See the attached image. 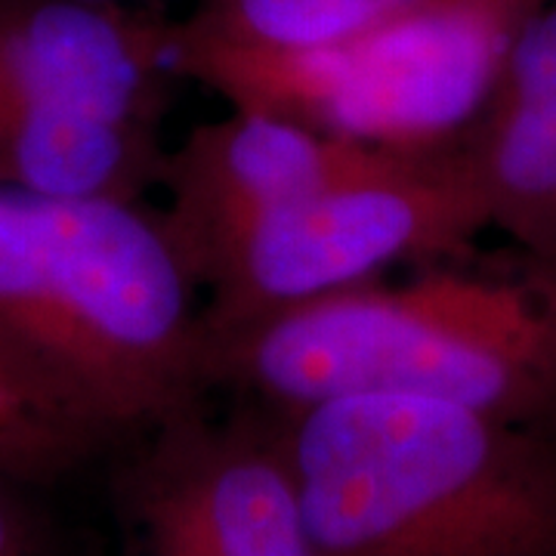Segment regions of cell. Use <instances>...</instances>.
<instances>
[{
	"label": "cell",
	"mask_w": 556,
	"mask_h": 556,
	"mask_svg": "<svg viewBox=\"0 0 556 556\" xmlns=\"http://www.w3.org/2000/svg\"><path fill=\"white\" fill-rule=\"evenodd\" d=\"M387 149L318 134L260 109L199 124L167 152L161 211L192 278L204 285L241 232L288 201L362 170Z\"/></svg>",
	"instance_id": "7"
},
{
	"label": "cell",
	"mask_w": 556,
	"mask_h": 556,
	"mask_svg": "<svg viewBox=\"0 0 556 556\" xmlns=\"http://www.w3.org/2000/svg\"><path fill=\"white\" fill-rule=\"evenodd\" d=\"M87 3H118V7H142V0H87Z\"/></svg>",
	"instance_id": "15"
},
{
	"label": "cell",
	"mask_w": 556,
	"mask_h": 556,
	"mask_svg": "<svg viewBox=\"0 0 556 556\" xmlns=\"http://www.w3.org/2000/svg\"><path fill=\"white\" fill-rule=\"evenodd\" d=\"M105 439L75 417L22 390L0 371V477L10 482H50L75 470Z\"/></svg>",
	"instance_id": "11"
},
{
	"label": "cell",
	"mask_w": 556,
	"mask_h": 556,
	"mask_svg": "<svg viewBox=\"0 0 556 556\" xmlns=\"http://www.w3.org/2000/svg\"><path fill=\"white\" fill-rule=\"evenodd\" d=\"M130 507L142 556H204L199 541L179 522L177 514H170L155 497L130 492Z\"/></svg>",
	"instance_id": "12"
},
{
	"label": "cell",
	"mask_w": 556,
	"mask_h": 556,
	"mask_svg": "<svg viewBox=\"0 0 556 556\" xmlns=\"http://www.w3.org/2000/svg\"><path fill=\"white\" fill-rule=\"evenodd\" d=\"M541 0H445L365 38L298 56H177L182 80L236 109L402 152L464 146L489 109L519 22Z\"/></svg>",
	"instance_id": "5"
},
{
	"label": "cell",
	"mask_w": 556,
	"mask_h": 556,
	"mask_svg": "<svg viewBox=\"0 0 556 556\" xmlns=\"http://www.w3.org/2000/svg\"><path fill=\"white\" fill-rule=\"evenodd\" d=\"M278 417L328 556H556V442L535 424L412 396Z\"/></svg>",
	"instance_id": "3"
},
{
	"label": "cell",
	"mask_w": 556,
	"mask_h": 556,
	"mask_svg": "<svg viewBox=\"0 0 556 556\" xmlns=\"http://www.w3.org/2000/svg\"><path fill=\"white\" fill-rule=\"evenodd\" d=\"M464 152L489 229L556 263V0H541L519 22Z\"/></svg>",
	"instance_id": "9"
},
{
	"label": "cell",
	"mask_w": 556,
	"mask_h": 556,
	"mask_svg": "<svg viewBox=\"0 0 556 556\" xmlns=\"http://www.w3.org/2000/svg\"><path fill=\"white\" fill-rule=\"evenodd\" d=\"M199 291L146 201L43 192L0 170V371L105 442L211 387Z\"/></svg>",
	"instance_id": "1"
},
{
	"label": "cell",
	"mask_w": 556,
	"mask_h": 556,
	"mask_svg": "<svg viewBox=\"0 0 556 556\" xmlns=\"http://www.w3.org/2000/svg\"><path fill=\"white\" fill-rule=\"evenodd\" d=\"M538 427H541V430H544V433H547V437H551L556 442V405H554V408H551V415L544 417V420H541Z\"/></svg>",
	"instance_id": "14"
},
{
	"label": "cell",
	"mask_w": 556,
	"mask_h": 556,
	"mask_svg": "<svg viewBox=\"0 0 556 556\" xmlns=\"http://www.w3.org/2000/svg\"><path fill=\"white\" fill-rule=\"evenodd\" d=\"M177 80L174 22L155 10L0 0V170L43 192L146 201Z\"/></svg>",
	"instance_id": "4"
},
{
	"label": "cell",
	"mask_w": 556,
	"mask_h": 556,
	"mask_svg": "<svg viewBox=\"0 0 556 556\" xmlns=\"http://www.w3.org/2000/svg\"><path fill=\"white\" fill-rule=\"evenodd\" d=\"M445 0H201L174 22V62L189 53L298 56L365 38Z\"/></svg>",
	"instance_id": "10"
},
{
	"label": "cell",
	"mask_w": 556,
	"mask_h": 556,
	"mask_svg": "<svg viewBox=\"0 0 556 556\" xmlns=\"http://www.w3.org/2000/svg\"><path fill=\"white\" fill-rule=\"evenodd\" d=\"M0 556H47L35 514L16 495V482L0 477Z\"/></svg>",
	"instance_id": "13"
},
{
	"label": "cell",
	"mask_w": 556,
	"mask_h": 556,
	"mask_svg": "<svg viewBox=\"0 0 556 556\" xmlns=\"http://www.w3.org/2000/svg\"><path fill=\"white\" fill-rule=\"evenodd\" d=\"M134 492L177 514L204 556H328L306 519L278 430L211 427L189 408L159 424Z\"/></svg>",
	"instance_id": "8"
},
{
	"label": "cell",
	"mask_w": 556,
	"mask_h": 556,
	"mask_svg": "<svg viewBox=\"0 0 556 556\" xmlns=\"http://www.w3.org/2000/svg\"><path fill=\"white\" fill-rule=\"evenodd\" d=\"M437 260L412 281H365L207 343L211 387L276 412L346 396L455 402L541 424L556 405V263Z\"/></svg>",
	"instance_id": "2"
},
{
	"label": "cell",
	"mask_w": 556,
	"mask_h": 556,
	"mask_svg": "<svg viewBox=\"0 0 556 556\" xmlns=\"http://www.w3.org/2000/svg\"><path fill=\"white\" fill-rule=\"evenodd\" d=\"M482 229L489 211L464 146L387 149L362 170L269 211L226 248L201 285L204 340L375 281L405 260L457 257Z\"/></svg>",
	"instance_id": "6"
}]
</instances>
